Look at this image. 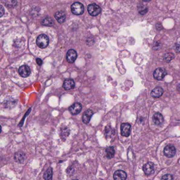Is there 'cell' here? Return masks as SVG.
I'll return each instance as SVG.
<instances>
[{"instance_id":"cb8c5ba5","label":"cell","mask_w":180,"mask_h":180,"mask_svg":"<svg viewBox=\"0 0 180 180\" xmlns=\"http://www.w3.org/2000/svg\"><path fill=\"white\" fill-rule=\"evenodd\" d=\"M4 14V9L1 5H0V18L2 17Z\"/></svg>"},{"instance_id":"9a60e30c","label":"cell","mask_w":180,"mask_h":180,"mask_svg":"<svg viewBox=\"0 0 180 180\" xmlns=\"http://www.w3.org/2000/svg\"><path fill=\"white\" fill-rule=\"evenodd\" d=\"M153 121L156 125H161L163 122V117L161 114L159 113H156L154 115L153 117Z\"/></svg>"},{"instance_id":"277c9868","label":"cell","mask_w":180,"mask_h":180,"mask_svg":"<svg viewBox=\"0 0 180 180\" xmlns=\"http://www.w3.org/2000/svg\"><path fill=\"white\" fill-rule=\"evenodd\" d=\"M88 11L91 15L96 16L100 13L101 12V8L97 4H90L88 6Z\"/></svg>"},{"instance_id":"9c48e42d","label":"cell","mask_w":180,"mask_h":180,"mask_svg":"<svg viewBox=\"0 0 180 180\" xmlns=\"http://www.w3.org/2000/svg\"><path fill=\"white\" fill-rule=\"evenodd\" d=\"M154 164L152 162H148L143 166V170L146 175H149L153 174L154 170Z\"/></svg>"},{"instance_id":"30bf717a","label":"cell","mask_w":180,"mask_h":180,"mask_svg":"<svg viewBox=\"0 0 180 180\" xmlns=\"http://www.w3.org/2000/svg\"><path fill=\"white\" fill-rule=\"evenodd\" d=\"M18 72L23 77H27L31 74V70L28 65H23L18 69Z\"/></svg>"},{"instance_id":"6da1fadb","label":"cell","mask_w":180,"mask_h":180,"mask_svg":"<svg viewBox=\"0 0 180 180\" xmlns=\"http://www.w3.org/2000/svg\"><path fill=\"white\" fill-rule=\"evenodd\" d=\"M50 43V38L46 34H41L39 35L36 40V43L38 47L41 49L47 48Z\"/></svg>"},{"instance_id":"3957f363","label":"cell","mask_w":180,"mask_h":180,"mask_svg":"<svg viewBox=\"0 0 180 180\" xmlns=\"http://www.w3.org/2000/svg\"><path fill=\"white\" fill-rule=\"evenodd\" d=\"M167 72L165 69L162 68H158L154 72L153 76L154 78L158 80H162L163 79Z\"/></svg>"},{"instance_id":"ac0fdd59","label":"cell","mask_w":180,"mask_h":180,"mask_svg":"<svg viewBox=\"0 0 180 180\" xmlns=\"http://www.w3.org/2000/svg\"><path fill=\"white\" fill-rule=\"evenodd\" d=\"M14 159L17 162L22 163L25 161V155L22 152H18L17 153L15 154Z\"/></svg>"},{"instance_id":"484cf974","label":"cell","mask_w":180,"mask_h":180,"mask_svg":"<svg viewBox=\"0 0 180 180\" xmlns=\"http://www.w3.org/2000/svg\"><path fill=\"white\" fill-rule=\"evenodd\" d=\"M36 62H37V64H38L39 65H41L43 64V62H42V60L41 59H40V58H37L36 60Z\"/></svg>"},{"instance_id":"d4e9b609","label":"cell","mask_w":180,"mask_h":180,"mask_svg":"<svg viewBox=\"0 0 180 180\" xmlns=\"http://www.w3.org/2000/svg\"><path fill=\"white\" fill-rule=\"evenodd\" d=\"M147 10H148V9H147V8H144V9H143V10H142L140 11V14H141V15H145V13L147 12Z\"/></svg>"},{"instance_id":"5b68a950","label":"cell","mask_w":180,"mask_h":180,"mask_svg":"<svg viewBox=\"0 0 180 180\" xmlns=\"http://www.w3.org/2000/svg\"><path fill=\"white\" fill-rule=\"evenodd\" d=\"M164 155L168 158L173 157L176 153V149L174 146L172 145H168L164 149Z\"/></svg>"},{"instance_id":"ba28073f","label":"cell","mask_w":180,"mask_h":180,"mask_svg":"<svg viewBox=\"0 0 180 180\" xmlns=\"http://www.w3.org/2000/svg\"><path fill=\"white\" fill-rule=\"evenodd\" d=\"M77 56H78V54L76 51L73 49H70L68 51L66 54V60L68 62H69L70 64H72L76 61Z\"/></svg>"},{"instance_id":"83f0119b","label":"cell","mask_w":180,"mask_h":180,"mask_svg":"<svg viewBox=\"0 0 180 180\" xmlns=\"http://www.w3.org/2000/svg\"><path fill=\"white\" fill-rule=\"evenodd\" d=\"M177 89H178V91H180V84H178V87H177Z\"/></svg>"},{"instance_id":"d6986e66","label":"cell","mask_w":180,"mask_h":180,"mask_svg":"<svg viewBox=\"0 0 180 180\" xmlns=\"http://www.w3.org/2000/svg\"><path fill=\"white\" fill-rule=\"evenodd\" d=\"M53 176V170L51 168H49L45 171L43 175V178L45 180H51Z\"/></svg>"},{"instance_id":"603a6c76","label":"cell","mask_w":180,"mask_h":180,"mask_svg":"<svg viewBox=\"0 0 180 180\" xmlns=\"http://www.w3.org/2000/svg\"><path fill=\"white\" fill-rule=\"evenodd\" d=\"M161 180H173V177L171 174H166L162 177Z\"/></svg>"},{"instance_id":"52a82bcc","label":"cell","mask_w":180,"mask_h":180,"mask_svg":"<svg viewBox=\"0 0 180 180\" xmlns=\"http://www.w3.org/2000/svg\"><path fill=\"white\" fill-rule=\"evenodd\" d=\"M82 109V105L79 102H76L69 107V110L72 115H76L79 114L81 112Z\"/></svg>"},{"instance_id":"8992f818","label":"cell","mask_w":180,"mask_h":180,"mask_svg":"<svg viewBox=\"0 0 180 180\" xmlns=\"http://www.w3.org/2000/svg\"><path fill=\"white\" fill-rule=\"evenodd\" d=\"M131 126L129 123H123L121 125V135L124 137H129L131 133Z\"/></svg>"},{"instance_id":"7c38bea8","label":"cell","mask_w":180,"mask_h":180,"mask_svg":"<svg viewBox=\"0 0 180 180\" xmlns=\"http://www.w3.org/2000/svg\"><path fill=\"white\" fill-rule=\"evenodd\" d=\"M163 94V89L161 87H156L152 90L151 92L152 97L154 98H159Z\"/></svg>"},{"instance_id":"ffe728a7","label":"cell","mask_w":180,"mask_h":180,"mask_svg":"<svg viewBox=\"0 0 180 180\" xmlns=\"http://www.w3.org/2000/svg\"><path fill=\"white\" fill-rule=\"evenodd\" d=\"M105 152L107 154V158H108V159H111L112 158L115 154V150L114 147L112 146H110L107 148L106 150H105Z\"/></svg>"},{"instance_id":"5bb4252c","label":"cell","mask_w":180,"mask_h":180,"mask_svg":"<svg viewBox=\"0 0 180 180\" xmlns=\"http://www.w3.org/2000/svg\"><path fill=\"white\" fill-rule=\"evenodd\" d=\"M63 87L65 90H71L75 87V82L71 79H66L64 82Z\"/></svg>"},{"instance_id":"8fae6325","label":"cell","mask_w":180,"mask_h":180,"mask_svg":"<svg viewBox=\"0 0 180 180\" xmlns=\"http://www.w3.org/2000/svg\"><path fill=\"white\" fill-rule=\"evenodd\" d=\"M113 178L114 180H126L127 174L123 170H117L114 173Z\"/></svg>"},{"instance_id":"e0dca14e","label":"cell","mask_w":180,"mask_h":180,"mask_svg":"<svg viewBox=\"0 0 180 180\" xmlns=\"http://www.w3.org/2000/svg\"><path fill=\"white\" fill-rule=\"evenodd\" d=\"M55 18L56 19V20L60 23H63L66 20V15L64 14V13L61 11H57L55 13Z\"/></svg>"},{"instance_id":"44dd1931","label":"cell","mask_w":180,"mask_h":180,"mask_svg":"<svg viewBox=\"0 0 180 180\" xmlns=\"http://www.w3.org/2000/svg\"><path fill=\"white\" fill-rule=\"evenodd\" d=\"M42 24L45 25V26H49V27H51L53 26L54 25V22L53 20L51 18L49 17H47V18H45L44 20H43Z\"/></svg>"},{"instance_id":"2e32d148","label":"cell","mask_w":180,"mask_h":180,"mask_svg":"<svg viewBox=\"0 0 180 180\" xmlns=\"http://www.w3.org/2000/svg\"><path fill=\"white\" fill-rule=\"evenodd\" d=\"M115 133L114 129L111 126H107L105 129L104 134L107 138H111L114 136Z\"/></svg>"},{"instance_id":"f1b7e54d","label":"cell","mask_w":180,"mask_h":180,"mask_svg":"<svg viewBox=\"0 0 180 180\" xmlns=\"http://www.w3.org/2000/svg\"><path fill=\"white\" fill-rule=\"evenodd\" d=\"M1 131H2V128H1V125H0V133L1 132Z\"/></svg>"},{"instance_id":"4fadbf2b","label":"cell","mask_w":180,"mask_h":180,"mask_svg":"<svg viewBox=\"0 0 180 180\" xmlns=\"http://www.w3.org/2000/svg\"><path fill=\"white\" fill-rule=\"evenodd\" d=\"M93 115V112L91 109H88L86 112H85L82 117L83 122L86 124H88L90 122V119L91 118Z\"/></svg>"},{"instance_id":"7402d4cb","label":"cell","mask_w":180,"mask_h":180,"mask_svg":"<svg viewBox=\"0 0 180 180\" xmlns=\"http://www.w3.org/2000/svg\"><path fill=\"white\" fill-rule=\"evenodd\" d=\"M174 58V55L173 53H166L164 55V60H166V62H171L172 59H173Z\"/></svg>"},{"instance_id":"7a4b0ae2","label":"cell","mask_w":180,"mask_h":180,"mask_svg":"<svg viewBox=\"0 0 180 180\" xmlns=\"http://www.w3.org/2000/svg\"><path fill=\"white\" fill-rule=\"evenodd\" d=\"M71 11L74 15H82L84 13V5L80 2H75L71 6Z\"/></svg>"},{"instance_id":"f546056e","label":"cell","mask_w":180,"mask_h":180,"mask_svg":"<svg viewBox=\"0 0 180 180\" xmlns=\"http://www.w3.org/2000/svg\"></svg>"},{"instance_id":"4316f807","label":"cell","mask_w":180,"mask_h":180,"mask_svg":"<svg viewBox=\"0 0 180 180\" xmlns=\"http://www.w3.org/2000/svg\"><path fill=\"white\" fill-rule=\"evenodd\" d=\"M175 50H176L177 52H180V45H177L175 47Z\"/></svg>"}]
</instances>
